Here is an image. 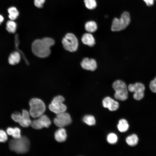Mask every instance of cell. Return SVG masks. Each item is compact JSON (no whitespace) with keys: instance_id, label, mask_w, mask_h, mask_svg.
Masks as SVG:
<instances>
[{"instance_id":"6","label":"cell","mask_w":156,"mask_h":156,"mask_svg":"<svg viewBox=\"0 0 156 156\" xmlns=\"http://www.w3.org/2000/svg\"><path fill=\"white\" fill-rule=\"evenodd\" d=\"M62 43L64 48L66 50L74 52L77 49L78 46V40L73 34H67L63 38Z\"/></svg>"},{"instance_id":"28","label":"cell","mask_w":156,"mask_h":156,"mask_svg":"<svg viewBox=\"0 0 156 156\" xmlns=\"http://www.w3.org/2000/svg\"><path fill=\"white\" fill-rule=\"evenodd\" d=\"M34 4L37 7L39 8L42 7L45 0H34Z\"/></svg>"},{"instance_id":"11","label":"cell","mask_w":156,"mask_h":156,"mask_svg":"<svg viewBox=\"0 0 156 156\" xmlns=\"http://www.w3.org/2000/svg\"><path fill=\"white\" fill-rule=\"evenodd\" d=\"M38 118L31 122V125L34 129H40L44 127L48 128L51 124L50 119L46 115L43 114Z\"/></svg>"},{"instance_id":"15","label":"cell","mask_w":156,"mask_h":156,"mask_svg":"<svg viewBox=\"0 0 156 156\" xmlns=\"http://www.w3.org/2000/svg\"><path fill=\"white\" fill-rule=\"evenodd\" d=\"M81 40L83 43L90 47L93 46L95 43L93 36L90 33H86L82 36Z\"/></svg>"},{"instance_id":"30","label":"cell","mask_w":156,"mask_h":156,"mask_svg":"<svg viewBox=\"0 0 156 156\" xmlns=\"http://www.w3.org/2000/svg\"><path fill=\"white\" fill-rule=\"evenodd\" d=\"M4 20L3 17L1 15H0V24L3 22Z\"/></svg>"},{"instance_id":"7","label":"cell","mask_w":156,"mask_h":156,"mask_svg":"<svg viewBox=\"0 0 156 156\" xmlns=\"http://www.w3.org/2000/svg\"><path fill=\"white\" fill-rule=\"evenodd\" d=\"M30 116L29 112L25 109H23L21 114L19 113L13 114L11 118L15 122L19 123L22 127H27L31 124L32 121L30 119Z\"/></svg>"},{"instance_id":"8","label":"cell","mask_w":156,"mask_h":156,"mask_svg":"<svg viewBox=\"0 0 156 156\" xmlns=\"http://www.w3.org/2000/svg\"><path fill=\"white\" fill-rule=\"evenodd\" d=\"M64 100L62 96L59 95L55 97L49 106V109L56 114L65 112L67 107L63 103Z\"/></svg>"},{"instance_id":"10","label":"cell","mask_w":156,"mask_h":156,"mask_svg":"<svg viewBox=\"0 0 156 156\" xmlns=\"http://www.w3.org/2000/svg\"><path fill=\"white\" fill-rule=\"evenodd\" d=\"M53 122L57 127L62 128L70 125L71 119L69 114L65 112L57 114Z\"/></svg>"},{"instance_id":"13","label":"cell","mask_w":156,"mask_h":156,"mask_svg":"<svg viewBox=\"0 0 156 156\" xmlns=\"http://www.w3.org/2000/svg\"><path fill=\"white\" fill-rule=\"evenodd\" d=\"M102 103L105 108H107L112 111L116 110L119 107V104L117 101L109 96L104 99Z\"/></svg>"},{"instance_id":"2","label":"cell","mask_w":156,"mask_h":156,"mask_svg":"<svg viewBox=\"0 0 156 156\" xmlns=\"http://www.w3.org/2000/svg\"><path fill=\"white\" fill-rule=\"evenodd\" d=\"M9 144L11 150L18 153L23 154L28 151L30 144L28 139L23 136L19 138L11 139Z\"/></svg>"},{"instance_id":"21","label":"cell","mask_w":156,"mask_h":156,"mask_svg":"<svg viewBox=\"0 0 156 156\" xmlns=\"http://www.w3.org/2000/svg\"><path fill=\"white\" fill-rule=\"evenodd\" d=\"M9 13V17L12 20H14L17 18L19 15V13L17 9L14 7H11L8 9Z\"/></svg>"},{"instance_id":"17","label":"cell","mask_w":156,"mask_h":156,"mask_svg":"<svg viewBox=\"0 0 156 156\" xmlns=\"http://www.w3.org/2000/svg\"><path fill=\"white\" fill-rule=\"evenodd\" d=\"M6 132L8 134L12 135L14 138L18 139L21 137V130L18 127H8L6 130Z\"/></svg>"},{"instance_id":"20","label":"cell","mask_w":156,"mask_h":156,"mask_svg":"<svg viewBox=\"0 0 156 156\" xmlns=\"http://www.w3.org/2000/svg\"><path fill=\"white\" fill-rule=\"evenodd\" d=\"M126 141L127 144L129 146H134L138 144V138L136 135L133 134L128 136L126 138Z\"/></svg>"},{"instance_id":"4","label":"cell","mask_w":156,"mask_h":156,"mask_svg":"<svg viewBox=\"0 0 156 156\" xmlns=\"http://www.w3.org/2000/svg\"><path fill=\"white\" fill-rule=\"evenodd\" d=\"M131 21L129 13L127 12H123L119 18H114L112 22L111 27L112 31H120L125 29L129 25Z\"/></svg>"},{"instance_id":"24","label":"cell","mask_w":156,"mask_h":156,"mask_svg":"<svg viewBox=\"0 0 156 156\" xmlns=\"http://www.w3.org/2000/svg\"><path fill=\"white\" fill-rule=\"evenodd\" d=\"M84 2L86 8L90 10L95 8L97 5L95 0H84Z\"/></svg>"},{"instance_id":"1","label":"cell","mask_w":156,"mask_h":156,"mask_svg":"<svg viewBox=\"0 0 156 156\" xmlns=\"http://www.w3.org/2000/svg\"><path fill=\"white\" fill-rule=\"evenodd\" d=\"M54 44V40L50 38L37 39L32 43V51L36 56L40 58H45L50 54V48Z\"/></svg>"},{"instance_id":"27","label":"cell","mask_w":156,"mask_h":156,"mask_svg":"<svg viewBox=\"0 0 156 156\" xmlns=\"http://www.w3.org/2000/svg\"><path fill=\"white\" fill-rule=\"evenodd\" d=\"M7 140V133L3 130H0V142H5Z\"/></svg>"},{"instance_id":"18","label":"cell","mask_w":156,"mask_h":156,"mask_svg":"<svg viewBox=\"0 0 156 156\" xmlns=\"http://www.w3.org/2000/svg\"><path fill=\"white\" fill-rule=\"evenodd\" d=\"M129 127L127 121L124 119L120 120L117 125L118 130L121 132H125L127 131L129 129Z\"/></svg>"},{"instance_id":"23","label":"cell","mask_w":156,"mask_h":156,"mask_svg":"<svg viewBox=\"0 0 156 156\" xmlns=\"http://www.w3.org/2000/svg\"><path fill=\"white\" fill-rule=\"evenodd\" d=\"M83 120L85 123L89 126L93 125L96 123L95 118L92 115L85 116L83 117Z\"/></svg>"},{"instance_id":"9","label":"cell","mask_w":156,"mask_h":156,"mask_svg":"<svg viewBox=\"0 0 156 156\" xmlns=\"http://www.w3.org/2000/svg\"><path fill=\"white\" fill-rule=\"evenodd\" d=\"M128 89L130 92L134 93L133 97L136 100H140L144 96L145 86L141 82H138L134 84H130L128 86Z\"/></svg>"},{"instance_id":"22","label":"cell","mask_w":156,"mask_h":156,"mask_svg":"<svg viewBox=\"0 0 156 156\" xmlns=\"http://www.w3.org/2000/svg\"><path fill=\"white\" fill-rule=\"evenodd\" d=\"M17 25L13 20H11L8 21L6 24V29L9 33H14L16 30Z\"/></svg>"},{"instance_id":"29","label":"cell","mask_w":156,"mask_h":156,"mask_svg":"<svg viewBox=\"0 0 156 156\" xmlns=\"http://www.w3.org/2000/svg\"><path fill=\"white\" fill-rule=\"evenodd\" d=\"M155 0H143L148 6H151L153 4Z\"/></svg>"},{"instance_id":"26","label":"cell","mask_w":156,"mask_h":156,"mask_svg":"<svg viewBox=\"0 0 156 156\" xmlns=\"http://www.w3.org/2000/svg\"><path fill=\"white\" fill-rule=\"evenodd\" d=\"M149 86L153 92L156 93V77L150 81Z\"/></svg>"},{"instance_id":"16","label":"cell","mask_w":156,"mask_h":156,"mask_svg":"<svg viewBox=\"0 0 156 156\" xmlns=\"http://www.w3.org/2000/svg\"><path fill=\"white\" fill-rule=\"evenodd\" d=\"M20 60V55L18 52L16 51L12 53L8 58L9 62L12 65H16L18 63Z\"/></svg>"},{"instance_id":"3","label":"cell","mask_w":156,"mask_h":156,"mask_svg":"<svg viewBox=\"0 0 156 156\" xmlns=\"http://www.w3.org/2000/svg\"><path fill=\"white\" fill-rule=\"evenodd\" d=\"M29 113L33 118H38L44 113L46 106L44 103L40 99L34 98L29 101Z\"/></svg>"},{"instance_id":"14","label":"cell","mask_w":156,"mask_h":156,"mask_svg":"<svg viewBox=\"0 0 156 156\" xmlns=\"http://www.w3.org/2000/svg\"><path fill=\"white\" fill-rule=\"evenodd\" d=\"M54 137L56 140L58 142H64L67 138L66 130L63 127L60 128L55 131Z\"/></svg>"},{"instance_id":"5","label":"cell","mask_w":156,"mask_h":156,"mask_svg":"<svg viewBox=\"0 0 156 156\" xmlns=\"http://www.w3.org/2000/svg\"><path fill=\"white\" fill-rule=\"evenodd\" d=\"M112 87L115 91L114 97L117 99L125 101L128 98V89L125 83L118 80L113 83Z\"/></svg>"},{"instance_id":"25","label":"cell","mask_w":156,"mask_h":156,"mask_svg":"<svg viewBox=\"0 0 156 156\" xmlns=\"http://www.w3.org/2000/svg\"><path fill=\"white\" fill-rule=\"evenodd\" d=\"M107 140L109 144H114L117 142L118 137L115 133H110L107 136Z\"/></svg>"},{"instance_id":"12","label":"cell","mask_w":156,"mask_h":156,"mask_svg":"<svg viewBox=\"0 0 156 156\" xmlns=\"http://www.w3.org/2000/svg\"><path fill=\"white\" fill-rule=\"evenodd\" d=\"M81 65L83 69L91 71H94L97 67L96 60L94 59L88 57H85L83 59L81 63Z\"/></svg>"},{"instance_id":"19","label":"cell","mask_w":156,"mask_h":156,"mask_svg":"<svg viewBox=\"0 0 156 156\" xmlns=\"http://www.w3.org/2000/svg\"><path fill=\"white\" fill-rule=\"evenodd\" d=\"M85 28L86 30L89 33L95 32L97 29L96 23L93 21L87 22L85 24Z\"/></svg>"}]
</instances>
